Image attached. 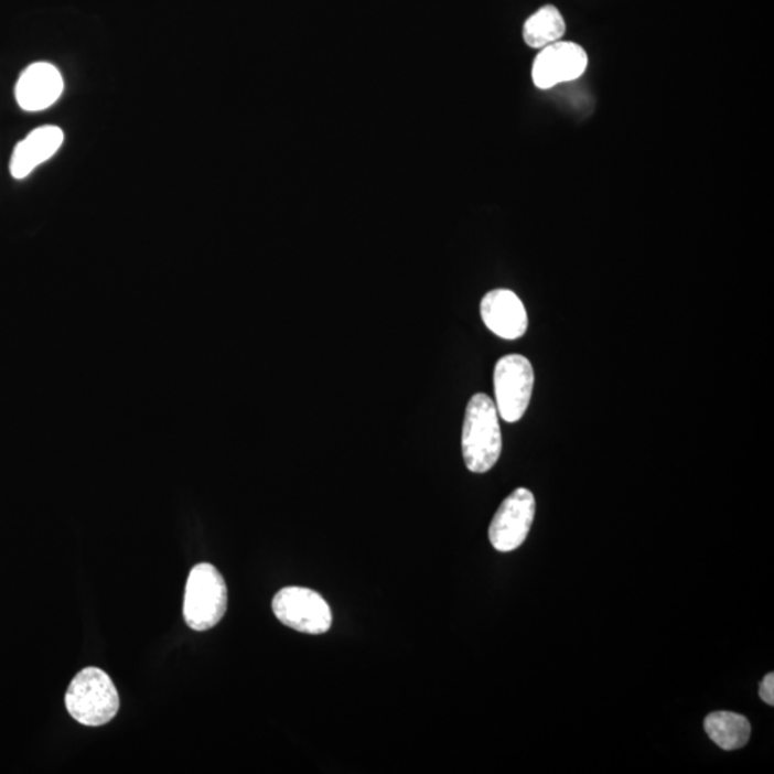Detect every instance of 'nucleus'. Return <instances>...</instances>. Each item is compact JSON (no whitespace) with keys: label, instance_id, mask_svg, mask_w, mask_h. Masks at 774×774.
Wrapping results in <instances>:
<instances>
[{"label":"nucleus","instance_id":"1","mask_svg":"<svg viewBox=\"0 0 774 774\" xmlns=\"http://www.w3.org/2000/svg\"><path fill=\"white\" fill-rule=\"evenodd\" d=\"M502 452L498 410L485 394L472 396L462 429V453L467 470L485 473L496 465Z\"/></svg>","mask_w":774,"mask_h":774},{"label":"nucleus","instance_id":"2","mask_svg":"<svg viewBox=\"0 0 774 774\" xmlns=\"http://www.w3.org/2000/svg\"><path fill=\"white\" fill-rule=\"evenodd\" d=\"M72 719L89 728L109 723L119 710V696L111 677L97 667L76 674L65 697Z\"/></svg>","mask_w":774,"mask_h":774},{"label":"nucleus","instance_id":"3","mask_svg":"<svg viewBox=\"0 0 774 774\" xmlns=\"http://www.w3.org/2000/svg\"><path fill=\"white\" fill-rule=\"evenodd\" d=\"M228 592L222 573L203 562L191 570L184 596V620L190 628L207 631L223 620L227 611Z\"/></svg>","mask_w":774,"mask_h":774},{"label":"nucleus","instance_id":"4","mask_svg":"<svg viewBox=\"0 0 774 774\" xmlns=\"http://www.w3.org/2000/svg\"><path fill=\"white\" fill-rule=\"evenodd\" d=\"M272 613L286 627L319 635L332 628L333 614L326 600L303 587H287L272 600Z\"/></svg>","mask_w":774,"mask_h":774},{"label":"nucleus","instance_id":"5","mask_svg":"<svg viewBox=\"0 0 774 774\" xmlns=\"http://www.w3.org/2000/svg\"><path fill=\"white\" fill-rule=\"evenodd\" d=\"M534 369L527 357L499 358L494 372L495 406L505 422H518L527 412L534 390Z\"/></svg>","mask_w":774,"mask_h":774},{"label":"nucleus","instance_id":"6","mask_svg":"<svg viewBox=\"0 0 774 774\" xmlns=\"http://www.w3.org/2000/svg\"><path fill=\"white\" fill-rule=\"evenodd\" d=\"M533 492L518 487L502 502L490 525V541L499 552L518 549L527 539L535 518Z\"/></svg>","mask_w":774,"mask_h":774},{"label":"nucleus","instance_id":"7","mask_svg":"<svg viewBox=\"0 0 774 774\" xmlns=\"http://www.w3.org/2000/svg\"><path fill=\"white\" fill-rule=\"evenodd\" d=\"M588 55L573 42H553L542 47L533 66L534 84L539 89H549L561 83H571L584 74Z\"/></svg>","mask_w":774,"mask_h":774},{"label":"nucleus","instance_id":"8","mask_svg":"<svg viewBox=\"0 0 774 774\" xmlns=\"http://www.w3.org/2000/svg\"><path fill=\"white\" fill-rule=\"evenodd\" d=\"M481 315L486 327L505 341H516L527 333V310L514 291L506 289L490 291L482 299Z\"/></svg>","mask_w":774,"mask_h":774},{"label":"nucleus","instance_id":"9","mask_svg":"<svg viewBox=\"0 0 774 774\" xmlns=\"http://www.w3.org/2000/svg\"><path fill=\"white\" fill-rule=\"evenodd\" d=\"M64 93V78L56 66L36 62L19 76L14 95L19 107L29 112L52 107Z\"/></svg>","mask_w":774,"mask_h":774},{"label":"nucleus","instance_id":"10","mask_svg":"<svg viewBox=\"0 0 774 774\" xmlns=\"http://www.w3.org/2000/svg\"><path fill=\"white\" fill-rule=\"evenodd\" d=\"M64 131L54 126L33 129L25 140L14 147L11 160L13 179H25L36 166L51 160L64 143Z\"/></svg>","mask_w":774,"mask_h":774},{"label":"nucleus","instance_id":"11","mask_svg":"<svg viewBox=\"0 0 774 774\" xmlns=\"http://www.w3.org/2000/svg\"><path fill=\"white\" fill-rule=\"evenodd\" d=\"M705 730L720 749L739 750L749 743L752 725L744 716L733 711H714L706 717Z\"/></svg>","mask_w":774,"mask_h":774},{"label":"nucleus","instance_id":"12","mask_svg":"<svg viewBox=\"0 0 774 774\" xmlns=\"http://www.w3.org/2000/svg\"><path fill=\"white\" fill-rule=\"evenodd\" d=\"M566 29L561 12L552 4H547L525 22L524 41L534 50H542L561 40L566 35Z\"/></svg>","mask_w":774,"mask_h":774},{"label":"nucleus","instance_id":"13","mask_svg":"<svg viewBox=\"0 0 774 774\" xmlns=\"http://www.w3.org/2000/svg\"><path fill=\"white\" fill-rule=\"evenodd\" d=\"M760 699H762L766 705L774 706V674L768 673L764 676L763 681L760 682L759 687Z\"/></svg>","mask_w":774,"mask_h":774}]
</instances>
